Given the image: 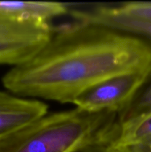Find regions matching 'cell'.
<instances>
[{"instance_id": "52a82bcc", "label": "cell", "mask_w": 151, "mask_h": 152, "mask_svg": "<svg viewBox=\"0 0 151 152\" xmlns=\"http://www.w3.org/2000/svg\"><path fill=\"white\" fill-rule=\"evenodd\" d=\"M151 140V110L122 122H118L115 133L107 146L123 148L136 146Z\"/></svg>"}, {"instance_id": "ba28073f", "label": "cell", "mask_w": 151, "mask_h": 152, "mask_svg": "<svg viewBox=\"0 0 151 152\" xmlns=\"http://www.w3.org/2000/svg\"><path fill=\"white\" fill-rule=\"evenodd\" d=\"M151 110V80L138 94L128 108L118 116V122L132 118Z\"/></svg>"}, {"instance_id": "5b68a950", "label": "cell", "mask_w": 151, "mask_h": 152, "mask_svg": "<svg viewBox=\"0 0 151 152\" xmlns=\"http://www.w3.org/2000/svg\"><path fill=\"white\" fill-rule=\"evenodd\" d=\"M68 13L74 21L106 27L136 37L151 46V20L120 12L115 6H69Z\"/></svg>"}, {"instance_id": "3957f363", "label": "cell", "mask_w": 151, "mask_h": 152, "mask_svg": "<svg viewBox=\"0 0 151 152\" xmlns=\"http://www.w3.org/2000/svg\"><path fill=\"white\" fill-rule=\"evenodd\" d=\"M151 80V71L139 70L101 82L78 96L72 104L92 113L112 112L119 116Z\"/></svg>"}, {"instance_id": "6da1fadb", "label": "cell", "mask_w": 151, "mask_h": 152, "mask_svg": "<svg viewBox=\"0 0 151 152\" xmlns=\"http://www.w3.org/2000/svg\"><path fill=\"white\" fill-rule=\"evenodd\" d=\"M151 71V46L106 27L74 21L53 27L45 45L26 62L12 67L2 84L16 96L73 103L115 76Z\"/></svg>"}, {"instance_id": "30bf717a", "label": "cell", "mask_w": 151, "mask_h": 152, "mask_svg": "<svg viewBox=\"0 0 151 152\" xmlns=\"http://www.w3.org/2000/svg\"><path fill=\"white\" fill-rule=\"evenodd\" d=\"M110 152H151V140L141 145L123 148H110L107 145Z\"/></svg>"}, {"instance_id": "8992f818", "label": "cell", "mask_w": 151, "mask_h": 152, "mask_svg": "<svg viewBox=\"0 0 151 152\" xmlns=\"http://www.w3.org/2000/svg\"><path fill=\"white\" fill-rule=\"evenodd\" d=\"M42 101L0 91V139L47 114Z\"/></svg>"}, {"instance_id": "9c48e42d", "label": "cell", "mask_w": 151, "mask_h": 152, "mask_svg": "<svg viewBox=\"0 0 151 152\" xmlns=\"http://www.w3.org/2000/svg\"><path fill=\"white\" fill-rule=\"evenodd\" d=\"M120 12L151 20V1H130L115 6Z\"/></svg>"}, {"instance_id": "277c9868", "label": "cell", "mask_w": 151, "mask_h": 152, "mask_svg": "<svg viewBox=\"0 0 151 152\" xmlns=\"http://www.w3.org/2000/svg\"><path fill=\"white\" fill-rule=\"evenodd\" d=\"M53 31L49 22L0 16V65L14 67L26 62L47 43Z\"/></svg>"}, {"instance_id": "8fae6325", "label": "cell", "mask_w": 151, "mask_h": 152, "mask_svg": "<svg viewBox=\"0 0 151 152\" xmlns=\"http://www.w3.org/2000/svg\"><path fill=\"white\" fill-rule=\"evenodd\" d=\"M76 152H110L108 151L106 144H98L90 145Z\"/></svg>"}, {"instance_id": "7a4b0ae2", "label": "cell", "mask_w": 151, "mask_h": 152, "mask_svg": "<svg viewBox=\"0 0 151 152\" xmlns=\"http://www.w3.org/2000/svg\"><path fill=\"white\" fill-rule=\"evenodd\" d=\"M118 125L115 113L78 108L45 114L0 139V152H76L107 145Z\"/></svg>"}]
</instances>
